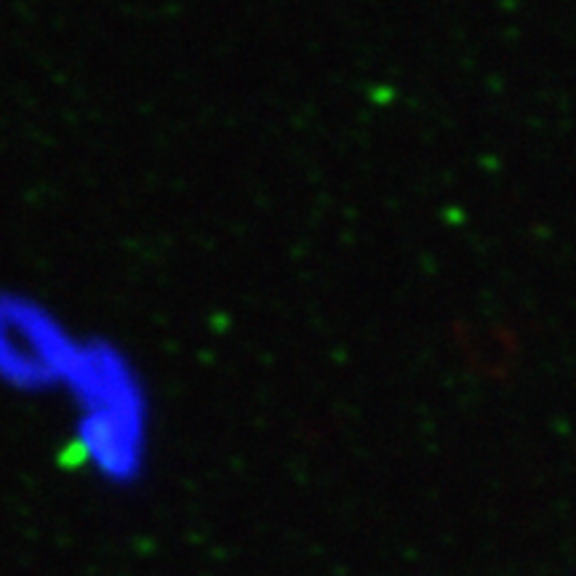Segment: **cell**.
Wrapping results in <instances>:
<instances>
[{"mask_svg":"<svg viewBox=\"0 0 576 576\" xmlns=\"http://www.w3.org/2000/svg\"><path fill=\"white\" fill-rule=\"evenodd\" d=\"M86 331L38 288L0 283V395L54 406Z\"/></svg>","mask_w":576,"mask_h":576,"instance_id":"obj_2","label":"cell"},{"mask_svg":"<svg viewBox=\"0 0 576 576\" xmlns=\"http://www.w3.org/2000/svg\"><path fill=\"white\" fill-rule=\"evenodd\" d=\"M54 408L72 464L104 491L144 486L158 456L160 408L142 358L123 339L88 328Z\"/></svg>","mask_w":576,"mask_h":576,"instance_id":"obj_1","label":"cell"}]
</instances>
